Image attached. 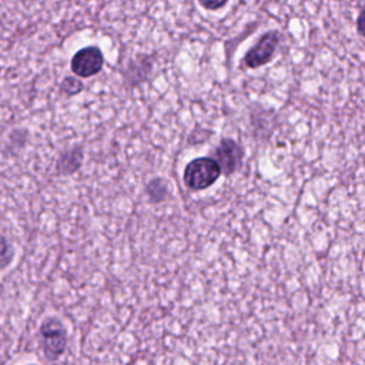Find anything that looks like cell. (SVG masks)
Here are the masks:
<instances>
[{
  "instance_id": "3957f363",
  "label": "cell",
  "mask_w": 365,
  "mask_h": 365,
  "mask_svg": "<svg viewBox=\"0 0 365 365\" xmlns=\"http://www.w3.org/2000/svg\"><path fill=\"white\" fill-rule=\"evenodd\" d=\"M279 44L278 31H267L259 37V40L244 54V64L248 68H258L268 64Z\"/></svg>"
},
{
  "instance_id": "5b68a950",
  "label": "cell",
  "mask_w": 365,
  "mask_h": 365,
  "mask_svg": "<svg viewBox=\"0 0 365 365\" xmlns=\"http://www.w3.org/2000/svg\"><path fill=\"white\" fill-rule=\"evenodd\" d=\"M212 155H214L212 160L218 164L221 174L231 175L241 165V161L244 157V150L237 141H234L231 138H224L215 147Z\"/></svg>"
},
{
  "instance_id": "6da1fadb",
  "label": "cell",
  "mask_w": 365,
  "mask_h": 365,
  "mask_svg": "<svg viewBox=\"0 0 365 365\" xmlns=\"http://www.w3.org/2000/svg\"><path fill=\"white\" fill-rule=\"evenodd\" d=\"M220 175L221 170L212 158L198 157L185 165L182 180L190 190L201 191L217 182Z\"/></svg>"
},
{
  "instance_id": "7c38bea8",
  "label": "cell",
  "mask_w": 365,
  "mask_h": 365,
  "mask_svg": "<svg viewBox=\"0 0 365 365\" xmlns=\"http://www.w3.org/2000/svg\"><path fill=\"white\" fill-rule=\"evenodd\" d=\"M364 16H365V10L362 9L361 11H359V16H358V19H356V26H358V33L361 34V36H364V30H362V26H364Z\"/></svg>"
},
{
  "instance_id": "8992f818",
  "label": "cell",
  "mask_w": 365,
  "mask_h": 365,
  "mask_svg": "<svg viewBox=\"0 0 365 365\" xmlns=\"http://www.w3.org/2000/svg\"><path fill=\"white\" fill-rule=\"evenodd\" d=\"M153 70V57L147 54H140L131 60L124 71L125 83L130 87H134L147 80L148 74Z\"/></svg>"
},
{
  "instance_id": "52a82bcc",
  "label": "cell",
  "mask_w": 365,
  "mask_h": 365,
  "mask_svg": "<svg viewBox=\"0 0 365 365\" xmlns=\"http://www.w3.org/2000/svg\"><path fill=\"white\" fill-rule=\"evenodd\" d=\"M83 161V148L80 145H76L67 151H64L56 164V171L58 175H70L74 174L80 167Z\"/></svg>"
},
{
  "instance_id": "8fae6325",
  "label": "cell",
  "mask_w": 365,
  "mask_h": 365,
  "mask_svg": "<svg viewBox=\"0 0 365 365\" xmlns=\"http://www.w3.org/2000/svg\"><path fill=\"white\" fill-rule=\"evenodd\" d=\"M200 4H201L204 9L212 11V10L222 9V7L227 4V1H225V0H221V1H210V0H205V1H200Z\"/></svg>"
},
{
  "instance_id": "9c48e42d",
  "label": "cell",
  "mask_w": 365,
  "mask_h": 365,
  "mask_svg": "<svg viewBox=\"0 0 365 365\" xmlns=\"http://www.w3.org/2000/svg\"><path fill=\"white\" fill-rule=\"evenodd\" d=\"M84 88L83 83L76 78V77H64L61 84H60V90L67 94V96H76L78 94L81 90Z\"/></svg>"
},
{
  "instance_id": "ba28073f",
  "label": "cell",
  "mask_w": 365,
  "mask_h": 365,
  "mask_svg": "<svg viewBox=\"0 0 365 365\" xmlns=\"http://www.w3.org/2000/svg\"><path fill=\"white\" fill-rule=\"evenodd\" d=\"M145 194L153 204L164 202L170 198V187L161 177H155L145 184Z\"/></svg>"
},
{
  "instance_id": "7a4b0ae2",
  "label": "cell",
  "mask_w": 365,
  "mask_h": 365,
  "mask_svg": "<svg viewBox=\"0 0 365 365\" xmlns=\"http://www.w3.org/2000/svg\"><path fill=\"white\" fill-rule=\"evenodd\" d=\"M40 345L48 361H57L64 354L67 348V329L58 318L48 317L41 322Z\"/></svg>"
},
{
  "instance_id": "277c9868",
  "label": "cell",
  "mask_w": 365,
  "mask_h": 365,
  "mask_svg": "<svg viewBox=\"0 0 365 365\" xmlns=\"http://www.w3.org/2000/svg\"><path fill=\"white\" fill-rule=\"evenodd\" d=\"M103 66H104V56L97 46H87L80 48L73 56L70 63L71 71L81 78H87L98 74Z\"/></svg>"
},
{
  "instance_id": "30bf717a",
  "label": "cell",
  "mask_w": 365,
  "mask_h": 365,
  "mask_svg": "<svg viewBox=\"0 0 365 365\" xmlns=\"http://www.w3.org/2000/svg\"><path fill=\"white\" fill-rule=\"evenodd\" d=\"M11 247L7 242V240L4 237L0 235V268H4L10 264L11 261Z\"/></svg>"
},
{
  "instance_id": "4fadbf2b",
  "label": "cell",
  "mask_w": 365,
  "mask_h": 365,
  "mask_svg": "<svg viewBox=\"0 0 365 365\" xmlns=\"http://www.w3.org/2000/svg\"><path fill=\"white\" fill-rule=\"evenodd\" d=\"M31 365H34V364H31Z\"/></svg>"
}]
</instances>
